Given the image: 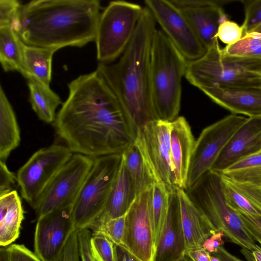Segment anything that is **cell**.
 Wrapping results in <instances>:
<instances>
[{
    "label": "cell",
    "instance_id": "6da1fadb",
    "mask_svg": "<svg viewBox=\"0 0 261 261\" xmlns=\"http://www.w3.org/2000/svg\"><path fill=\"white\" fill-rule=\"evenodd\" d=\"M67 99L55 121L57 133L73 153L96 158L123 152L134 142L123 111L95 71L68 84Z\"/></svg>",
    "mask_w": 261,
    "mask_h": 261
},
{
    "label": "cell",
    "instance_id": "7a4b0ae2",
    "mask_svg": "<svg viewBox=\"0 0 261 261\" xmlns=\"http://www.w3.org/2000/svg\"><path fill=\"white\" fill-rule=\"evenodd\" d=\"M97 0H34L22 5L11 28L25 44L59 49L95 41Z\"/></svg>",
    "mask_w": 261,
    "mask_h": 261
},
{
    "label": "cell",
    "instance_id": "3957f363",
    "mask_svg": "<svg viewBox=\"0 0 261 261\" xmlns=\"http://www.w3.org/2000/svg\"><path fill=\"white\" fill-rule=\"evenodd\" d=\"M156 21L144 7L132 40L118 61L99 63L96 70L119 101L136 138L148 122L158 120L151 94L150 59Z\"/></svg>",
    "mask_w": 261,
    "mask_h": 261
},
{
    "label": "cell",
    "instance_id": "277c9868",
    "mask_svg": "<svg viewBox=\"0 0 261 261\" xmlns=\"http://www.w3.org/2000/svg\"><path fill=\"white\" fill-rule=\"evenodd\" d=\"M188 63L164 32L156 29L151 47L150 85L158 119L171 122L177 117Z\"/></svg>",
    "mask_w": 261,
    "mask_h": 261
},
{
    "label": "cell",
    "instance_id": "5b68a950",
    "mask_svg": "<svg viewBox=\"0 0 261 261\" xmlns=\"http://www.w3.org/2000/svg\"><path fill=\"white\" fill-rule=\"evenodd\" d=\"M185 77L200 90L213 86L261 88V60L226 55L218 42L188 62Z\"/></svg>",
    "mask_w": 261,
    "mask_h": 261
},
{
    "label": "cell",
    "instance_id": "8992f818",
    "mask_svg": "<svg viewBox=\"0 0 261 261\" xmlns=\"http://www.w3.org/2000/svg\"><path fill=\"white\" fill-rule=\"evenodd\" d=\"M185 191L191 201L218 230L224 232L229 241L250 250L257 248L258 245L247 232L238 213L226 202L220 173L210 170Z\"/></svg>",
    "mask_w": 261,
    "mask_h": 261
},
{
    "label": "cell",
    "instance_id": "52a82bcc",
    "mask_svg": "<svg viewBox=\"0 0 261 261\" xmlns=\"http://www.w3.org/2000/svg\"><path fill=\"white\" fill-rule=\"evenodd\" d=\"M121 160L122 154L94 159L93 165L72 204L75 229L89 228L101 213Z\"/></svg>",
    "mask_w": 261,
    "mask_h": 261
},
{
    "label": "cell",
    "instance_id": "ba28073f",
    "mask_svg": "<svg viewBox=\"0 0 261 261\" xmlns=\"http://www.w3.org/2000/svg\"><path fill=\"white\" fill-rule=\"evenodd\" d=\"M143 9L139 4L123 1L109 3L100 14L95 39L99 63H110L123 53Z\"/></svg>",
    "mask_w": 261,
    "mask_h": 261
},
{
    "label": "cell",
    "instance_id": "9c48e42d",
    "mask_svg": "<svg viewBox=\"0 0 261 261\" xmlns=\"http://www.w3.org/2000/svg\"><path fill=\"white\" fill-rule=\"evenodd\" d=\"M73 153L65 145L53 144L36 151L17 171L21 196L35 210L44 190Z\"/></svg>",
    "mask_w": 261,
    "mask_h": 261
},
{
    "label": "cell",
    "instance_id": "30bf717a",
    "mask_svg": "<svg viewBox=\"0 0 261 261\" xmlns=\"http://www.w3.org/2000/svg\"><path fill=\"white\" fill-rule=\"evenodd\" d=\"M247 119L248 117L231 114L202 130L195 142L186 190L211 170L231 137Z\"/></svg>",
    "mask_w": 261,
    "mask_h": 261
},
{
    "label": "cell",
    "instance_id": "8fae6325",
    "mask_svg": "<svg viewBox=\"0 0 261 261\" xmlns=\"http://www.w3.org/2000/svg\"><path fill=\"white\" fill-rule=\"evenodd\" d=\"M94 159L73 154L42 194L35 210L37 219L57 208L73 204L93 165Z\"/></svg>",
    "mask_w": 261,
    "mask_h": 261
},
{
    "label": "cell",
    "instance_id": "7c38bea8",
    "mask_svg": "<svg viewBox=\"0 0 261 261\" xmlns=\"http://www.w3.org/2000/svg\"><path fill=\"white\" fill-rule=\"evenodd\" d=\"M162 31L188 61L201 57L206 49L181 11L171 0H145Z\"/></svg>",
    "mask_w": 261,
    "mask_h": 261
},
{
    "label": "cell",
    "instance_id": "4fadbf2b",
    "mask_svg": "<svg viewBox=\"0 0 261 261\" xmlns=\"http://www.w3.org/2000/svg\"><path fill=\"white\" fill-rule=\"evenodd\" d=\"M152 187L136 197L125 216L122 246L141 261H154L155 254L152 219Z\"/></svg>",
    "mask_w": 261,
    "mask_h": 261
},
{
    "label": "cell",
    "instance_id": "5bb4252c",
    "mask_svg": "<svg viewBox=\"0 0 261 261\" xmlns=\"http://www.w3.org/2000/svg\"><path fill=\"white\" fill-rule=\"evenodd\" d=\"M171 122L155 120L139 130L135 138L140 144L158 181L175 187L171 159Z\"/></svg>",
    "mask_w": 261,
    "mask_h": 261
},
{
    "label": "cell",
    "instance_id": "9a60e30c",
    "mask_svg": "<svg viewBox=\"0 0 261 261\" xmlns=\"http://www.w3.org/2000/svg\"><path fill=\"white\" fill-rule=\"evenodd\" d=\"M71 207H61L37 219L34 253L41 261H57L69 235L76 230Z\"/></svg>",
    "mask_w": 261,
    "mask_h": 261
},
{
    "label": "cell",
    "instance_id": "2e32d148",
    "mask_svg": "<svg viewBox=\"0 0 261 261\" xmlns=\"http://www.w3.org/2000/svg\"><path fill=\"white\" fill-rule=\"evenodd\" d=\"M188 20L206 49L219 42V25L228 20L222 6L226 1L171 0Z\"/></svg>",
    "mask_w": 261,
    "mask_h": 261
},
{
    "label": "cell",
    "instance_id": "e0dca14e",
    "mask_svg": "<svg viewBox=\"0 0 261 261\" xmlns=\"http://www.w3.org/2000/svg\"><path fill=\"white\" fill-rule=\"evenodd\" d=\"M261 150V116L248 117L231 137L211 170L221 173L230 166Z\"/></svg>",
    "mask_w": 261,
    "mask_h": 261
},
{
    "label": "cell",
    "instance_id": "ac0fdd59",
    "mask_svg": "<svg viewBox=\"0 0 261 261\" xmlns=\"http://www.w3.org/2000/svg\"><path fill=\"white\" fill-rule=\"evenodd\" d=\"M177 188H172L167 217L156 245L154 261H175L186 251Z\"/></svg>",
    "mask_w": 261,
    "mask_h": 261
},
{
    "label": "cell",
    "instance_id": "d6986e66",
    "mask_svg": "<svg viewBox=\"0 0 261 261\" xmlns=\"http://www.w3.org/2000/svg\"><path fill=\"white\" fill-rule=\"evenodd\" d=\"M200 90L232 114L261 116V88L213 86Z\"/></svg>",
    "mask_w": 261,
    "mask_h": 261
},
{
    "label": "cell",
    "instance_id": "ffe728a7",
    "mask_svg": "<svg viewBox=\"0 0 261 261\" xmlns=\"http://www.w3.org/2000/svg\"><path fill=\"white\" fill-rule=\"evenodd\" d=\"M195 141L191 127L182 116L171 121V159L175 187L186 190L188 173Z\"/></svg>",
    "mask_w": 261,
    "mask_h": 261
},
{
    "label": "cell",
    "instance_id": "44dd1931",
    "mask_svg": "<svg viewBox=\"0 0 261 261\" xmlns=\"http://www.w3.org/2000/svg\"><path fill=\"white\" fill-rule=\"evenodd\" d=\"M177 191L186 250L202 248L204 242L219 230L191 201L185 190L177 188Z\"/></svg>",
    "mask_w": 261,
    "mask_h": 261
},
{
    "label": "cell",
    "instance_id": "7402d4cb",
    "mask_svg": "<svg viewBox=\"0 0 261 261\" xmlns=\"http://www.w3.org/2000/svg\"><path fill=\"white\" fill-rule=\"evenodd\" d=\"M137 197L130 177L122 158L105 206L88 229L111 219L126 214Z\"/></svg>",
    "mask_w": 261,
    "mask_h": 261
},
{
    "label": "cell",
    "instance_id": "603a6c76",
    "mask_svg": "<svg viewBox=\"0 0 261 261\" xmlns=\"http://www.w3.org/2000/svg\"><path fill=\"white\" fill-rule=\"evenodd\" d=\"M226 202L236 212L261 216V186L233 181L221 174Z\"/></svg>",
    "mask_w": 261,
    "mask_h": 261
},
{
    "label": "cell",
    "instance_id": "cb8c5ba5",
    "mask_svg": "<svg viewBox=\"0 0 261 261\" xmlns=\"http://www.w3.org/2000/svg\"><path fill=\"white\" fill-rule=\"evenodd\" d=\"M24 212L17 192L0 196V245L6 247L19 237Z\"/></svg>",
    "mask_w": 261,
    "mask_h": 261
},
{
    "label": "cell",
    "instance_id": "d4e9b609",
    "mask_svg": "<svg viewBox=\"0 0 261 261\" xmlns=\"http://www.w3.org/2000/svg\"><path fill=\"white\" fill-rule=\"evenodd\" d=\"M57 50L53 48L29 45L23 42L22 75L28 80L35 79L49 87L53 56Z\"/></svg>",
    "mask_w": 261,
    "mask_h": 261
},
{
    "label": "cell",
    "instance_id": "484cf974",
    "mask_svg": "<svg viewBox=\"0 0 261 261\" xmlns=\"http://www.w3.org/2000/svg\"><path fill=\"white\" fill-rule=\"evenodd\" d=\"M136 196L158 182L137 139L122 154Z\"/></svg>",
    "mask_w": 261,
    "mask_h": 261
},
{
    "label": "cell",
    "instance_id": "4316f807",
    "mask_svg": "<svg viewBox=\"0 0 261 261\" xmlns=\"http://www.w3.org/2000/svg\"><path fill=\"white\" fill-rule=\"evenodd\" d=\"M20 129L13 108L0 87V161L6 162L19 144Z\"/></svg>",
    "mask_w": 261,
    "mask_h": 261
},
{
    "label": "cell",
    "instance_id": "83f0119b",
    "mask_svg": "<svg viewBox=\"0 0 261 261\" xmlns=\"http://www.w3.org/2000/svg\"><path fill=\"white\" fill-rule=\"evenodd\" d=\"M30 93L29 101L38 118L50 123L55 122L56 111L62 104L60 97L50 87H47L35 79L28 80Z\"/></svg>",
    "mask_w": 261,
    "mask_h": 261
},
{
    "label": "cell",
    "instance_id": "f1b7e54d",
    "mask_svg": "<svg viewBox=\"0 0 261 261\" xmlns=\"http://www.w3.org/2000/svg\"><path fill=\"white\" fill-rule=\"evenodd\" d=\"M22 41L10 27H0V62L5 72H23Z\"/></svg>",
    "mask_w": 261,
    "mask_h": 261
},
{
    "label": "cell",
    "instance_id": "f546056e",
    "mask_svg": "<svg viewBox=\"0 0 261 261\" xmlns=\"http://www.w3.org/2000/svg\"><path fill=\"white\" fill-rule=\"evenodd\" d=\"M220 174L238 182L261 186V150L240 160Z\"/></svg>",
    "mask_w": 261,
    "mask_h": 261
},
{
    "label": "cell",
    "instance_id": "4dcf8cb0",
    "mask_svg": "<svg viewBox=\"0 0 261 261\" xmlns=\"http://www.w3.org/2000/svg\"><path fill=\"white\" fill-rule=\"evenodd\" d=\"M173 187L162 182H156L152 187V219L155 247L167 217L170 193Z\"/></svg>",
    "mask_w": 261,
    "mask_h": 261
},
{
    "label": "cell",
    "instance_id": "1f68e13d",
    "mask_svg": "<svg viewBox=\"0 0 261 261\" xmlns=\"http://www.w3.org/2000/svg\"><path fill=\"white\" fill-rule=\"evenodd\" d=\"M222 49L227 55L261 60V34L247 33L237 43Z\"/></svg>",
    "mask_w": 261,
    "mask_h": 261
},
{
    "label": "cell",
    "instance_id": "d6a6232c",
    "mask_svg": "<svg viewBox=\"0 0 261 261\" xmlns=\"http://www.w3.org/2000/svg\"><path fill=\"white\" fill-rule=\"evenodd\" d=\"M125 216L126 214L118 218L110 219L92 227L90 230H92V234H102L114 244L122 246L125 226Z\"/></svg>",
    "mask_w": 261,
    "mask_h": 261
},
{
    "label": "cell",
    "instance_id": "836d02e7",
    "mask_svg": "<svg viewBox=\"0 0 261 261\" xmlns=\"http://www.w3.org/2000/svg\"><path fill=\"white\" fill-rule=\"evenodd\" d=\"M0 261H41L36 254L22 244L1 247Z\"/></svg>",
    "mask_w": 261,
    "mask_h": 261
},
{
    "label": "cell",
    "instance_id": "e575fe53",
    "mask_svg": "<svg viewBox=\"0 0 261 261\" xmlns=\"http://www.w3.org/2000/svg\"><path fill=\"white\" fill-rule=\"evenodd\" d=\"M245 18L242 27L244 35L261 24V0H243Z\"/></svg>",
    "mask_w": 261,
    "mask_h": 261
},
{
    "label": "cell",
    "instance_id": "d590c367",
    "mask_svg": "<svg viewBox=\"0 0 261 261\" xmlns=\"http://www.w3.org/2000/svg\"><path fill=\"white\" fill-rule=\"evenodd\" d=\"M217 36L226 45H231L242 38L244 31L242 26L228 19L219 25Z\"/></svg>",
    "mask_w": 261,
    "mask_h": 261
},
{
    "label": "cell",
    "instance_id": "8d00e7d4",
    "mask_svg": "<svg viewBox=\"0 0 261 261\" xmlns=\"http://www.w3.org/2000/svg\"><path fill=\"white\" fill-rule=\"evenodd\" d=\"M91 245L103 261H115L114 244L107 237L102 234H92Z\"/></svg>",
    "mask_w": 261,
    "mask_h": 261
},
{
    "label": "cell",
    "instance_id": "74e56055",
    "mask_svg": "<svg viewBox=\"0 0 261 261\" xmlns=\"http://www.w3.org/2000/svg\"><path fill=\"white\" fill-rule=\"evenodd\" d=\"M16 0H0V27H10L21 6Z\"/></svg>",
    "mask_w": 261,
    "mask_h": 261
},
{
    "label": "cell",
    "instance_id": "f35d334b",
    "mask_svg": "<svg viewBox=\"0 0 261 261\" xmlns=\"http://www.w3.org/2000/svg\"><path fill=\"white\" fill-rule=\"evenodd\" d=\"M57 261H81L77 229L69 235Z\"/></svg>",
    "mask_w": 261,
    "mask_h": 261
},
{
    "label": "cell",
    "instance_id": "ab89813d",
    "mask_svg": "<svg viewBox=\"0 0 261 261\" xmlns=\"http://www.w3.org/2000/svg\"><path fill=\"white\" fill-rule=\"evenodd\" d=\"M77 236L81 261H96L91 250L90 230L88 228L77 229Z\"/></svg>",
    "mask_w": 261,
    "mask_h": 261
},
{
    "label": "cell",
    "instance_id": "60d3db41",
    "mask_svg": "<svg viewBox=\"0 0 261 261\" xmlns=\"http://www.w3.org/2000/svg\"><path fill=\"white\" fill-rule=\"evenodd\" d=\"M241 217L248 233L261 246V216L236 212Z\"/></svg>",
    "mask_w": 261,
    "mask_h": 261
},
{
    "label": "cell",
    "instance_id": "b9f144b4",
    "mask_svg": "<svg viewBox=\"0 0 261 261\" xmlns=\"http://www.w3.org/2000/svg\"><path fill=\"white\" fill-rule=\"evenodd\" d=\"M16 181L17 177L9 170L6 162L0 161V196L13 191Z\"/></svg>",
    "mask_w": 261,
    "mask_h": 261
},
{
    "label": "cell",
    "instance_id": "7bdbcfd3",
    "mask_svg": "<svg viewBox=\"0 0 261 261\" xmlns=\"http://www.w3.org/2000/svg\"><path fill=\"white\" fill-rule=\"evenodd\" d=\"M224 236L225 237V234L222 231H216L204 242L202 248L211 254H213L216 252L219 247L224 244V241L222 239Z\"/></svg>",
    "mask_w": 261,
    "mask_h": 261
},
{
    "label": "cell",
    "instance_id": "ee69618b",
    "mask_svg": "<svg viewBox=\"0 0 261 261\" xmlns=\"http://www.w3.org/2000/svg\"><path fill=\"white\" fill-rule=\"evenodd\" d=\"M114 251L115 261H141L123 246L114 244Z\"/></svg>",
    "mask_w": 261,
    "mask_h": 261
},
{
    "label": "cell",
    "instance_id": "f6af8a7d",
    "mask_svg": "<svg viewBox=\"0 0 261 261\" xmlns=\"http://www.w3.org/2000/svg\"><path fill=\"white\" fill-rule=\"evenodd\" d=\"M185 253L192 261H211V254L202 248L187 250Z\"/></svg>",
    "mask_w": 261,
    "mask_h": 261
},
{
    "label": "cell",
    "instance_id": "bcb514c9",
    "mask_svg": "<svg viewBox=\"0 0 261 261\" xmlns=\"http://www.w3.org/2000/svg\"><path fill=\"white\" fill-rule=\"evenodd\" d=\"M241 252L247 261H261V247L258 245L252 250L242 248Z\"/></svg>",
    "mask_w": 261,
    "mask_h": 261
},
{
    "label": "cell",
    "instance_id": "7dc6e473",
    "mask_svg": "<svg viewBox=\"0 0 261 261\" xmlns=\"http://www.w3.org/2000/svg\"><path fill=\"white\" fill-rule=\"evenodd\" d=\"M212 255L218 257L221 261H244L229 253L223 246L219 247Z\"/></svg>",
    "mask_w": 261,
    "mask_h": 261
},
{
    "label": "cell",
    "instance_id": "c3c4849f",
    "mask_svg": "<svg viewBox=\"0 0 261 261\" xmlns=\"http://www.w3.org/2000/svg\"><path fill=\"white\" fill-rule=\"evenodd\" d=\"M175 261H192L187 254L184 253L180 257L176 260Z\"/></svg>",
    "mask_w": 261,
    "mask_h": 261
},
{
    "label": "cell",
    "instance_id": "681fc988",
    "mask_svg": "<svg viewBox=\"0 0 261 261\" xmlns=\"http://www.w3.org/2000/svg\"><path fill=\"white\" fill-rule=\"evenodd\" d=\"M251 32H255L261 34V24L254 28Z\"/></svg>",
    "mask_w": 261,
    "mask_h": 261
},
{
    "label": "cell",
    "instance_id": "f907efd6",
    "mask_svg": "<svg viewBox=\"0 0 261 261\" xmlns=\"http://www.w3.org/2000/svg\"><path fill=\"white\" fill-rule=\"evenodd\" d=\"M211 261H221V259L217 256L210 255Z\"/></svg>",
    "mask_w": 261,
    "mask_h": 261
}]
</instances>
